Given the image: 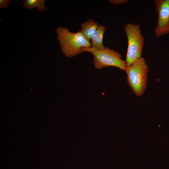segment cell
Here are the masks:
<instances>
[{"label":"cell","instance_id":"cell-1","mask_svg":"<svg viewBox=\"0 0 169 169\" xmlns=\"http://www.w3.org/2000/svg\"><path fill=\"white\" fill-rule=\"evenodd\" d=\"M56 32L62 52L66 57H74L83 52L82 48L91 46L90 41L84 37L80 31L73 33L67 28L59 26L56 29Z\"/></svg>","mask_w":169,"mask_h":169},{"label":"cell","instance_id":"cell-2","mask_svg":"<svg viewBox=\"0 0 169 169\" xmlns=\"http://www.w3.org/2000/svg\"><path fill=\"white\" fill-rule=\"evenodd\" d=\"M127 75V81L130 88L138 97L144 93L147 87L148 66L143 57H141L125 70Z\"/></svg>","mask_w":169,"mask_h":169},{"label":"cell","instance_id":"cell-3","mask_svg":"<svg viewBox=\"0 0 169 169\" xmlns=\"http://www.w3.org/2000/svg\"><path fill=\"white\" fill-rule=\"evenodd\" d=\"M124 29L128 41L125 60L127 67L142 57L144 37L141 33V28L139 24H127L125 26Z\"/></svg>","mask_w":169,"mask_h":169},{"label":"cell","instance_id":"cell-4","mask_svg":"<svg viewBox=\"0 0 169 169\" xmlns=\"http://www.w3.org/2000/svg\"><path fill=\"white\" fill-rule=\"evenodd\" d=\"M81 49L83 52L92 54L94 65L97 69L109 66L115 67L124 71L126 69V62L122 59V56L118 52L106 47L103 50L97 49L91 47H82Z\"/></svg>","mask_w":169,"mask_h":169},{"label":"cell","instance_id":"cell-5","mask_svg":"<svg viewBox=\"0 0 169 169\" xmlns=\"http://www.w3.org/2000/svg\"><path fill=\"white\" fill-rule=\"evenodd\" d=\"M154 3L158 17L154 32L158 37L169 33V0H155Z\"/></svg>","mask_w":169,"mask_h":169},{"label":"cell","instance_id":"cell-6","mask_svg":"<svg viewBox=\"0 0 169 169\" xmlns=\"http://www.w3.org/2000/svg\"><path fill=\"white\" fill-rule=\"evenodd\" d=\"M105 29V27L98 24L91 39V47L98 50H103L105 48L103 44V39Z\"/></svg>","mask_w":169,"mask_h":169},{"label":"cell","instance_id":"cell-7","mask_svg":"<svg viewBox=\"0 0 169 169\" xmlns=\"http://www.w3.org/2000/svg\"><path fill=\"white\" fill-rule=\"evenodd\" d=\"M98 25V23L95 22L94 19H89L81 24V29L80 31L84 37L90 41L96 30Z\"/></svg>","mask_w":169,"mask_h":169},{"label":"cell","instance_id":"cell-8","mask_svg":"<svg viewBox=\"0 0 169 169\" xmlns=\"http://www.w3.org/2000/svg\"><path fill=\"white\" fill-rule=\"evenodd\" d=\"M45 0H25L23 3V8L32 9L33 8H37L38 11H42L46 10L45 6Z\"/></svg>","mask_w":169,"mask_h":169},{"label":"cell","instance_id":"cell-9","mask_svg":"<svg viewBox=\"0 0 169 169\" xmlns=\"http://www.w3.org/2000/svg\"><path fill=\"white\" fill-rule=\"evenodd\" d=\"M11 1V0H0V7L6 8L9 7V3Z\"/></svg>","mask_w":169,"mask_h":169},{"label":"cell","instance_id":"cell-10","mask_svg":"<svg viewBox=\"0 0 169 169\" xmlns=\"http://www.w3.org/2000/svg\"><path fill=\"white\" fill-rule=\"evenodd\" d=\"M109 1L113 4L120 5L121 4L126 3L128 2L127 0H110Z\"/></svg>","mask_w":169,"mask_h":169},{"label":"cell","instance_id":"cell-11","mask_svg":"<svg viewBox=\"0 0 169 169\" xmlns=\"http://www.w3.org/2000/svg\"><path fill=\"white\" fill-rule=\"evenodd\" d=\"M168 54H169V53H168Z\"/></svg>","mask_w":169,"mask_h":169}]
</instances>
